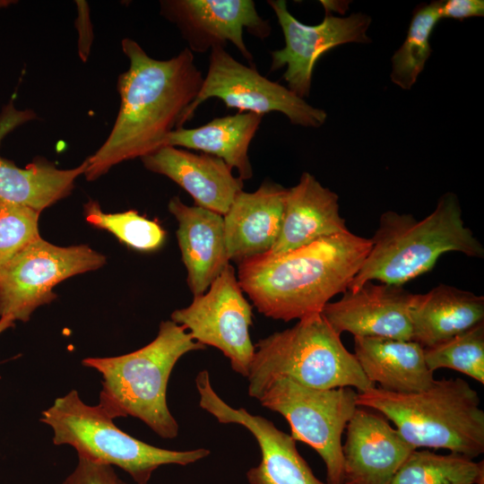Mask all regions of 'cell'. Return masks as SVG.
<instances>
[{"label":"cell","mask_w":484,"mask_h":484,"mask_svg":"<svg viewBox=\"0 0 484 484\" xmlns=\"http://www.w3.org/2000/svg\"><path fill=\"white\" fill-rule=\"evenodd\" d=\"M121 47L129 67L117 78L120 107L106 141L86 159L88 181L164 146L167 136L181 127L183 115L203 81L187 48L169 59L159 60L132 39H123Z\"/></svg>","instance_id":"6da1fadb"},{"label":"cell","mask_w":484,"mask_h":484,"mask_svg":"<svg viewBox=\"0 0 484 484\" xmlns=\"http://www.w3.org/2000/svg\"><path fill=\"white\" fill-rule=\"evenodd\" d=\"M372 242L351 233L318 239L283 254H264L238 264V280L259 313L289 322L321 313L344 293Z\"/></svg>","instance_id":"7a4b0ae2"},{"label":"cell","mask_w":484,"mask_h":484,"mask_svg":"<svg viewBox=\"0 0 484 484\" xmlns=\"http://www.w3.org/2000/svg\"><path fill=\"white\" fill-rule=\"evenodd\" d=\"M372 246L349 286L355 290L367 281L402 286L431 271L447 252L482 258L484 247L465 226L459 199L443 194L435 210L421 220L393 211L383 212Z\"/></svg>","instance_id":"3957f363"},{"label":"cell","mask_w":484,"mask_h":484,"mask_svg":"<svg viewBox=\"0 0 484 484\" xmlns=\"http://www.w3.org/2000/svg\"><path fill=\"white\" fill-rule=\"evenodd\" d=\"M204 349L182 325L168 320L146 346L117 357L86 358L82 365L102 375L99 406L110 418L132 416L160 437L174 438L178 424L166 398L171 371L183 355Z\"/></svg>","instance_id":"277c9868"},{"label":"cell","mask_w":484,"mask_h":484,"mask_svg":"<svg viewBox=\"0 0 484 484\" xmlns=\"http://www.w3.org/2000/svg\"><path fill=\"white\" fill-rule=\"evenodd\" d=\"M357 405L393 421L415 448H445L471 459L484 452L480 399L460 377L435 380L427 389L408 393L375 386L358 393Z\"/></svg>","instance_id":"5b68a950"},{"label":"cell","mask_w":484,"mask_h":484,"mask_svg":"<svg viewBox=\"0 0 484 484\" xmlns=\"http://www.w3.org/2000/svg\"><path fill=\"white\" fill-rule=\"evenodd\" d=\"M277 376L315 389L355 387L361 393L376 386L321 313L301 318L291 328L255 345L246 376L249 396L255 398L265 383Z\"/></svg>","instance_id":"8992f818"},{"label":"cell","mask_w":484,"mask_h":484,"mask_svg":"<svg viewBox=\"0 0 484 484\" xmlns=\"http://www.w3.org/2000/svg\"><path fill=\"white\" fill-rule=\"evenodd\" d=\"M40 420L52 428L55 445H69L80 457L117 466L135 484H148L160 466H186L210 454L204 448L174 451L138 440L118 428L99 405L84 403L76 390L56 399Z\"/></svg>","instance_id":"52a82bcc"},{"label":"cell","mask_w":484,"mask_h":484,"mask_svg":"<svg viewBox=\"0 0 484 484\" xmlns=\"http://www.w3.org/2000/svg\"><path fill=\"white\" fill-rule=\"evenodd\" d=\"M357 394L351 387L315 389L277 376L265 383L255 398L282 415L292 438L310 445L321 456L326 483L342 484L341 436L358 408Z\"/></svg>","instance_id":"ba28073f"},{"label":"cell","mask_w":484,"mask_h":484,"mask_svg":"<svg viewBox=\"0 0 484 484\" xmlns=\"http://www.w3.org/2000/svg\"><path fill=\"white\" fill-rule=\"evenodd\" d=\"M105 263L88 246H58L39 237L0 266V317L29 321L36 308L56 298L53 289L59 282Z\"/></svg>","instance_id":"9c48e42d"},{"label":"cell","mask_w":484,"mask_h":484,"mask_svg":"<svg viewBox=\"0 0 484 484\" xmlns=\"http://www.w3.org/2000/svg\"><path fill=\"white\" fill-rule=\"evenodd\" d=\"M208 72L201 89L186 110L180 126L192 119L196 108L211 98L221 99L227 108L239 112L264 115L280 112L291 124L305 127H320L327 117L324 110L315 108L289 88L272 82L252 66H246L229 54L225 48H212Z\"/></svg>","instance_id":"30bf717a"},{"label":"cell","mask_w":484,"mask_h":484,"mask_svg":"<svg viewBox=\"0 0 484 484\" xmlns=\"http://www.w3.org/2000/svg\"><path fill=\"white\" fill-rule=\"evenodd\" d=\"M252 315V307L229 264L204 293L194 296L188 307L175 310L170 317L195 341L220 350L235 372L247 376L255 354L249 333Z\"/></svg>","instance_id":"8fae6325"},{"label":"cell","mask_w":484,"mask_h":484,"mask_svg":"<svg viewBox=\"0 0 484 484\" xmlns=\"http://www.w3.org/2000/svg\"><path fill=\"white\" fill-rule=\"evenodd\" d=\"M267 3L277 17L285 41L282 48L271 52L270 71L286 66L283 79L289 89L301 99L309 96L313 70L321 56L342 44L371 41L367 35L371 18L361 13L338 17L326 12L321 23L307 25L289 12L285 1Z\"/></svg>","instance_id":"7c38bea8"},{"label":"cell","mask_w":484,"mask_h":484,"mask_svg":"<svg viewBox=\"0 0 484 484\" xmlns=\"http://www.w3.org/2000/svg\"><path fill=\"white\" fill-rule=\"evenodd\" d=\"M160 13L177 26L191 52L204 53L230 42L251 65L244 30L260 39L272 31L252 0H162Z\"/></svg>","instance_id":"4fadbf2b"},{"label":"cell","mask_w":484,"mask_h":484,"mask_svg":"<svg viewBox=\"0 0 484 484\" xmlns=\"http://www.w3.org/2000/svg\"><path fill=\"white\" fill-rule=\"evenodd\" d=\"M195 385L202 409L220 423L245 427L256 439L262 457L260 463L246 472L249 484H328L314 475L290 435L264 417L226 403L213 390L207 370L198 373Z\"/></svg>","instance_id":"5bb4252c"},{"label":"cell","mask_w":484,"mask_h":484,"mask_svg":"<svg viewBox=\"0 0 484 484\" xmlns=\"http://www.w3.org/2000/svg\"><path fill=\"white\" fill-rule=\"evenodd\" d=\"M411 293L402 286L367 281L347 290L337 301L328 302L321 315L338 333L354 337H383L411 341Z\"/></svg>","instance_id":"9a60e30c"},{"label":"cell","mask_w":484,"mask_h":484,"mask_svg":"<svg viewBox=\"0 0 484 484\" xmlns=\"http://www.w3.org/2000/svg\"><path fill=\"white\" fill-rule=\"evenodd\" d=\"M342 484H390L416 449L380 414L358 406L346 426Z\"/></svg>","instance_id":"2e32d148"},{"label":"cell","mask_w":484,"mask_h":484,"mask_svg":"<svg viewBox=\"0 0 484 484\" xmlns=\"http://www.w3.org/2000/svg\"><path fill=\"white\" fill-rule=\"evenodd\" d=\"M36 118L33 110L18 109L11 99L0 111V144L8 134ZM87 166L85 160L75 168L60 169L39 158L26 168H19L0 156V201L40 213L71 194L75 179L84 175Z\"/></svg>","instance_id":"e0dca14e"},{"label":"cell","mask_w":484,"mask_h":484,"mask_svg":"<svg viewBox=\"0 0 484 484\" xmlns=\"http://www.w3.org/2000/svg\"><path fill=\"white\" fill-rule=\"evenodd\" d=\"M144 168L163 175L180 186L194 199V205L224 215L244 183L232 174L221 159L204 152L165 145L143 156Z\"/></svg>","instance_id":"ac0fdd59"},{"label":"cell","mask_w":484,"mask_h":484,"mask_svg":"<svg viewBox=\"0 0 484 484\" xmlns=\"http://www.w3.org/2000/svg\"><path fill=\"white\" fill-rule=\"evenodd\" d=\"M287 188L264 182L255 191H241L223 215L227 254L240 262L271 252L282 223Z\"/></svg>","instance_id":"d6986e66"},{"label":"cell","mask_w":484,"mask_h":484,"mask_svg":"<svg viewBox=\"0 0 484 484\" xmlns=\"http://www.w3.org/2000/svg\"><path fill=\"white\" fill-rule=\"evenodd\" d=\"M169 212L177 221V238L194 297L204 293L229 264L223 216L178 196L170 198Z\"/></svg>","instance_id":"ffe728a7"},{"label":"cell","mask_w":484,"mask_h":484,"mask_svg":"<svg viewBox=\"0 0 484 484\" xmlns=\"http://www.w3.org/2000/svg\"><path fill=\"white\" fill-rule=\"evenodd\" d=\"M338 200L337 194L323 186L310 173L303 172L298 183L287 189L280 236L269 253H287L349 232L340 215Z\"/></svg>","instance_id":"44dd1931"},{"label":"cell","mask_w":484,"mask_h":484,"mask_svg":"<svg viewBox=\"0 0 484 484\" xmlns=\"http://www.w3.org/2000/svg\"><path fill=\"white\" fill-rule=\"evenodd\" d=\"M354 356L367 378L393 393H415L435 381L427 367L423 347L413 341L354 337Z\"/></svg>","instance_id":"7402d4cb"},{"label":"cell","mask_w":484,"mask_h":484,"mask_svg":"<svg viewBox=\"0 0 484 484\" xmlns=\"http://www.w3.org/2000/svg\"><path fill=\"white\" fill-rule=\"evenodd\" d=\"M410 317L411 341L423 348L434 346L484 322V297L439 284L412 295Z\"/></svg>","instance_id":"603a6c76"},{"label":"cell","mask_w":484,"mask_h":484,"mask_svg":"<svg viewBox=\"0 0 484 484\" xmlns=\"http://www.w3.org/2000/svg\"><path fill=\"white\" fill-rule=\"evenodd\" d=\"M263 116L238 112L213 118L195 128L178 127L166 138L164 146L184 147L223 160L238 177L249 179L253 169L248 156L249 145L262 122Z\"/></svg>","instance_id":"cb8c5ba5"},{"label":"cell","mask_w":484,"mask_h":484,"mask_svg":"<svg viewBox=\"0 0 484 484\" xmlns=\"http://www.w3.org/2000/svg\"><path fill=\"white\" fill-rule=\"evenodd\" d=\"M390 484H484V463L464 455L414 449Z\"/></svg>","instance_id":"d4e9b609"},{"label":"cell","mask_w":484,"mask_h":484,"mask_svg":"<svg viewBox=\"0 0 484 484\" xmlns=\"http://www.w3.org/2000/svg\"><path fill=\"white\" fill-rule=\"evenodd\" d=\"M442 1L419 4L413 12L404 42L392 56L391 80L402 90H410L432 53L430 37L441 19Z\"/></svg>","instance_id":"484cf974"},{"label":"cell","mask_w":484,"mask_h":484,"mask_svg":"<svg viewBox=\"0 0 484 484\" xmlns=\"http://www.w3.org/2000/svg\"><path fill=\"white\" fill-rule=\"evenodd\" d=\"M432 372L445 367L484 384V322L434 346L423 348Z\"/></svg>","instance_id":"4316f807"},{"label":"cell","mask_w":484,"mask_h":484,"mask_svg":"<svg viewBox=\"0 0 484 484\" xmlns=\"http://www.w3.org/2000/svg\"><path fill=\"white\" fill-rule=\"evenodd\" d=\"M84 215L90 224L108 230L135 250L154 251L165 242L164 229L156 220H149L134 210L105 213L97 202L90 201L84 205Z\"/></svg>","instance_id":"83f0119b"},{"label":"cell","mask_w":484,"mask_h":484,"mask_svg":"<svg viewBox=\"0 0 484 484\" xmlns=\"http://www.w3.org/2000/svg\"><path fill=\"white\" fill-rule=\"evenodd\" d=\"M39 212L0 201V266L40 237Z\"/></svg>","instance_id":"f1b7e54d"},{"label":"cell","mask_w":484,"mask_h":484,"mask_svg":"<svg viewBox=\"0 0 484 484\" xmlns=\"http://www.w3.org/2000/svg\"><path fill=\"white\" fill-rule=\"evenodd\" d=\"M62 484H127L113 466L78 456V463Z\"/></svg>","instance_id":"f546056e"},{"label":"cell","mask_w":484,"mask_h":484,"mask_svg":"<svg viewBox=\"0 0 484 484\" xmlns=\"http://www.w3.org/2000/svg\"><path fill=\"white\" fill-rule=\"evenodd\" d=\"M75 4L77 7L75 27L78 30V53L81 60L86 62L93 41L90 9L85 1H75Z\"/></svg>","instance_id":"4dcf8cb0"},{"label":"cell","mask_w":484,"mask_h":484,"mask_svg":"<svg viewBox=\"0 0 484 484\" xmlns=\"http://www.w3.org/2000/svg\"><path fill=\"white\" fill-rule=\"evenodd\" d=\"M442 18L462 21L474 16H484L483 0H448L442 1L440 9Z\"/></svg>","instance_id":"1f68e13d"},{"label":"cell","mask_w":484,"mask_h":484,"mask_svg":"<svg viewBox=\"0 0 484 484\" xmlns=\"http://www.w3.org/2000/svg\"><path fill=\"white\" fill-rule=\"evenodd\" d=\"M14 320L11 316L0 317V333L13 326Z\"/></svg>","instance_id":"d6a6232c"},{"label":"cell","mask_w":484,"mask_h":484,"mask_svg":"<svg viewBox=\"0 0 484 484\" xmlns=\"http://www.w3.org/2000/svg\"><path fill=\"white\" fill-rule=\"evenodd\" d=\"M13 3H17V2L12 1V0H0V8L6 7Z\"/></svg>","instance_id":"836d02e7"}]
</instances>
